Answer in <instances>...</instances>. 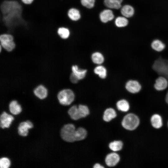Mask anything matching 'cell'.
Segmentation results:
<instances>
[{"label": "cell", "instance_id": "obj_34", "mask_svg": "<svg viewBox=\"0 0 168 168\" xmlns=\"http://www.w3.org/2000/svg\"><path fill=\"white\" fill-rule=\"evenodd\" d=\"M93 168H104V167L102 166V165H100V164L97 163L95 164L93 166Z\"/></svg>", "mask_w": 168, "mask_h": 168}, {"label": "cell", "instance_id": "obj_18", "mask_svg": "<svg viewBox=\"0 0 168 168\" xmlns=\"http://www.w3.org/2000/svg\"><path fill=\"white\" fill-rule=\"evenodd\" d=\"M116 113L114 109L112 108H107L104 111L103 119L105 121L108 122L116 117Z\"/></svg>", "mask_w": 168, "mask_h": 168}, {"label": "cell", "instance_id": "obj_17", "mask_svg": "<svg viewBox=\"0 0 168 168\" xmlns=\"http://www.w3.org/2000/svg\"><path fill=\"white\" fill-rule=\"evenodd\" d=\"M9 108L10 112L14 115L18 114L21 111V105L16 100H12L10 103Z\"/></svg>", "mask_w": 168, "mask_h": 168}, {"label": "cell", "instance_id": "obj_16", "mask_svg": "<svg viewBox=\"0 0 168 168\" xmlns=\"http://www.w3.org/2000/svg\"><path fill=\"white\" fill-rule=\"evenodd\" d=\"M68 113L72 119L74 120H77L82 118L78 107L74 105L70 108Z\"/></svg>", "mask_w": 168, "mask_h": 168}, {"label": "cell", "instance_id": "obj_6", "mask_svg": "<svg viewBox=\"0 0 168 168\" xmlns=\"http://www.w3.org/2000/svg\"><path fill=\"white\" fill-rule=\"evenodd\" d=\"M126 90L129 93L136 94L139 93L142 89V86L137 80L131 79L128 81L125 86Z\"/></svg>", "mask_w": 168, "mask_h": 168}, {"label": "cell", "instance_id": "obj_27", "mask_svg": "<svg viewBox=\"0 0 168 168\" xmlns=\"http://www.w3.org/2000/svg\"><path fill=\"white\" fill-rule=\"evenodd\" d=\"M123 143L121 141H114L110 143L109 147L113 151H118L121 150L123 147Z\"/></svg>", "mask_w": 168, "mask_h": 168}, {"label": "cell", "instance_id": "obj_13", "mask_svg": "<svg viewBox=\"0 0 168 168\" xmlns=\"http://www.w3.org/2000/svg\"><path fill=\"white\" fill-rule=\"evenodd\" d=\"M150 121L152 126L154 128L159 129L162 126V118L159 114H155L153 115L151 118Z\"/></svg>", "mask_w": 168, "mask_h": 168}, {"label": "cell", "instance_id": "obj_32", "mask_svg": "<svg viewBox=\"0 0 168 168\" xmlns=\"http://www.w3.org/2000/svg\"><path fill=\"white\" fill-rule=\"evenodd\" d=\"M70 81L73 83H77L79 80L77 77L72 73L70 75Z\"/></svg>", "mask_w": 168, "mask_h": 168}, {"label": "cell", "instance_id": "obj_1", "mask_svg": "<svg viewBox=\"0 0 168 168\" xmlns=\"http://www.w3.org/2000/svg\"><path fill=\"white\" fill-rule=\"evenodd\" d=\"M152 68L159 76H164L168 80V59L161 57L160 53L154 61Z\"/></svg>", "mask_w": 168, "mask_h": 168}, {"label": "cell", "instance_id": "obj_24", "mask_svg": "<svg viewBox=\"0 0 168 168\" xmlns=\"http://www.w3.org/2000/svg\"><path fill=\"white\" fill-rule=\"evenodd\" d=\"M57 33L59 37L63 40L68 39L70 35V31L69 29L65 27H59L58 29Z\"/></svg>", "mask_w": 168, "mask_h": 168}, {"label": "cell", "instance_id": "obj_14", "mask_svg": "<svg viewBox=\"0 0 168 168\" xmlns=\"http://www.w3.org/2000/svg\"><path fill=\"white\" fill-rule=\"evenodd\" d=\"M151 47L152 49L155 51L160 52L165 49L166 45L161 40L155 39L152 42Z\"/></svg>", "mask_w": 168, "mask_h": 168}, {"label": "cell", "instance_id": "obj_30", "mask_svg": "<svg viewBox=\"0 0 168 168\" xmlns=\"http://www.w3.org/2000/svg\"><path fill=\"white\" fill-rule=\"evenodd\" d=\"M10 165L9 160L6 157L2 158L0 159V167L1 168H8Z\"/></svg>", "mask_w": 168, "mask_h": 168}, {"label": "cell", "instance_id": "obj_11", "mask_svg": "<svg viewBox=\"0 0 168 168\" xmlns=\"http://www.w3.org/2000/svg\"><path fill=\"white\" fill-rule=\"evenodd\" d=\"M33 92L35 95L40 99H45L48 95V90L43 85L38 86L34 89Z\"/></svg>", "mask_w": 168, "mask_h": 168}, {"label": "cell", "instance_id": "obj_28", "mask_svg": "<svg viewBox=\"0 0 168 168\" xmlns=\"http://www.w3.org/2000/svg\"><path fill=\"white\" fill-rule=\"evenodd\" d=\"M115 22L117 26L122 27L127 26L128 23V21L124 16H119L116 18Z\"/></svg>", "mask_w": 168, "mask_h": 168}, {"label": "cell", "instance_id": "obj_2", "mask_svg": "<svg viewBox=\"0 0 168 168\" xmlns=\"http://www.w3.org/2000/svg\"><path fill=\"white\" fill-rule=\"evenodd\" d=\"M140 120L138 117L133 113L126 114L123 118L122 122V126L128 130H133L138 126Z\"/></svg>", "mask_w": 168, "mask_h": 168}, {"label": "cell", "instance_id": "obj_35", "mask_svg": "<svg viewBox=\"0 0 168 168\" xmlns=\"http://www.w3.org/2000/svg\"><path fill=\"white\" fill-rule=\"evenodd\" d=\"M165 100L166 103L168 104V88L167 89V91L165 96Z\"/></svg>", "mask_w": 168, "mask_h": 168}, {"label": "cell", "instance_id": "obj_29", "mask_svg": "<svg viewBox=\"0 0 168 168\" xmlns=\"http://www.w3.org/2000/svg\"><path fill=\"white\" fill-rule=\"evenodd\" d=\"M78 107L82 118L85 117L89 114V110L87 106L79 105Z\"/></svg>", "mask_w": 168, "mask_h": 168}, {"label": "cell", "instance_id": "obj_3", "mask_svg": "<svg viewBox=\"0 0 168 168\" xmlns=\"http://www.w3.org/2000/svg\"><path fill=\"white\" fill-rule=\"evenodd\" d=\"M76 129L74 125L71 124L65 125L62 128L60 135L62 139L68 142L76 141L75 133Z\"/></svg>", "mask_w": 168, "mask_h": 168}, {"label": "cell", "instance_id": "obj_31", "mask_svg": "<svg viewBox=\"0 0 168 168\" xmlns=\"http://www.w3.org/2000/svg\"><path fill=\"white\" fill-rule=\"evenodd\" d=\"M81 2L83 6L91 8L94 6L95 0H81Z\"/></svg>", "mask_w": 168, "mask_h": 168}, {"label": "cell", "instance_id": "obj_15", "mask_svg": "<svg viewBox=\"0 0 168 168\" xmlns=\"http://www.w3.org/2000/svg\"><path fill=\"white\" fill-rule=\"evenodd\" d=\"M72 73L78 79L81 80L83 79L86 76L87 70L79 68L77 65H73L72 67Z\"/></svg>", "mask_w": 168, "mask_h": 168}, {"label": "cell", "instance_id": "obj_23", "mask_svg": "<svg viewBox=\"0 0 168 168\" xmlns=\"http://www.w3.org/2000/svg\"><path fill=\"white\" fill-rule=\"evenodd\" d=\"M91 59L94 63L97 64H101L104 61V58L103 54L98 52H95L92 54Z\"/></svg>", "mask_w": 168, "mask_h": 168}, {"label": "cell", "instance_id": "obj_25", "mask_svg": "<svg viewBox=\"0 0 168 168\" xmlns=\"http://www.w3.org/2000/svg\"><path fill=\"white\" fill-rule=\"evenodd\" d=\"M87 134L86 130L82 127L78 128L76 130V141L82 140L84 139Z\"/></svg>", "mask_w": 168, "mask_h": 168}, {"label": "cell", "instance_id": "obj_21", "mask_svg": "<svg viewBox=\"0 0 168 168\" xmlns=\"http://www.w3.org/2000/svg\"><path fill=\"white\" fill-rule=\"evenodd\" d=\"M134 12L133 7L129 5L124 6L121 10L122 14L124 17L128 18L132 17L134 14Z\"/></svg>", "mask_w": 168, "mask_h": 168}, {"label": "cell", "instance_id": "obj_22", "mask_svg": "<svg viewBox=\"0 0 168 168\" xmlns=\"http://www.w3.org/2000/svg\"><path fill=\"white\" fill-rule=\"evenodd\" d=\"M116 106L119 110L124 112L128 111L130 108L129 103L124 99L119 100L116 103Z\"/></svg>", "mask_w": 168, "mask_h": 168}, {"label": "cell", "instance_id": "obj_26", "mask_svg": "<svg viewBox=\"0 0 168 168\" xmlns=\"http://www.w3.org/2000/svg\"><path fill=\"white\" fill-rule=\"evenodd\" d=\"M94 73L98 75L99 77L102 79H105L107 76V71L106 68L102 65H98L94 69Z\"/></svg>", "mask_w": 168, "mask_h": 168}, {"label": "cell", "instance_id": "obj_33", "mask_svg": "<svg viewBox=\"0 0 168 168\" xmlns=\"http://www.w3.org/2000/svg\"><path fill=\"white\" fill-rule=\"evenodd\" d=\"M21 2L26 4H31L34 0H21Z\"/></svg>", "mask_w": 168, "mask_h": 168}, {"label": "cell", "instance_id": "obj_20", "mask_svg": "<svg viewBox=\"0 0 168 168\" xmlns=\"http://www.w3.org/2000/svg\"><path fill=\"white\" fill-rule=\"evenodd\" d=\"M67 15L69 18L72 21H77L81 17L79 11L74 8H71L68 10Z\"/></svg>", "mask_w": 168, "mask_h": 168}, {"label": "cell", "instance_id": "obj_12", "mask_svg": "<svg viewBox=\"0 0 168 168\" xmlns=\"http://www.w3.org/2000/svg\"><path fill=\"white\" fill-rule=\"evenodd\" d=\"M114 17L112 11L110 9L103 10L100 14V18L101 21L103 23H106L113 20Z\"/></svg>", "mask_w": 168, "mask_h": 168}, {"label": "cell", "instance_id": "obj_7", "mask_svg": "<svg viewBox=\"0 0 168 168\" xmlns=\"http://www.w3.org/2000/svg\"><path fill=\"white\" fill-rule=\"evenodd\" d=\"M154 87L158 91H164L168 88V80L164 77L159 76L155 80Z\"/></svg>", "mask_w": 168, "mask_h": 168}, {"label": "cell", "instance_id": "obj_9", "mask_svg": "<svg viewBox=\"0 0 168 168\" xmlns=\"http://www.w3.org/2000/svg\"><path fill=\"white\" fill-rule=\"evenodd\" d=\"M120 158L119 155L114 152L108 154L105 158L106 164L109 167H113L116 165L119 161Z\"/></svg>", "mask_w": 168, "mask_h": 168}, {"label": "cell", "instance_id": "obj_36", "mask_svg": "<svg viewBox=\"0 0 168 168\" xmlns=\"http://www.w3.org/2000/svg\"><path fill=\"white\" fill-rule=\"evenodd\" d=\"M167 125H168V123H167Z\"/></svg>", "mask_w": 168, "mask_h": 168}, {"label": "cell", "instance_id": "obj_10", "mask_svg": "<svg viewBox=\"0 0 168 168\" xmlns=\"http://www.w3.org/2000/svg\"><path fill=\"white\" fill-rule=\"evenodd\" d=\"M13 119L14 118L12 115L8 114L5 112H3L0 117V127L2 128H9Z\"/></svg>", "mask_w": 168, "mask_h": 168}, {"label": "cell", "instance_id": "obj_5", "mask_svg": "<svg viewBox=\"0 0 168 168\" xmlns=\"http://www.w3.org/2000/svg\"><path fill=\"white\" fill-rule=\"evenodd\" d=\"M57 97L60 104L64 105H68L73 101L75 95L71 89H66L60 91L58 93Z\"/></svg>", "mask_w": 168, "mask_h": 168}, {"label": "cell", "instance_id": "obj_19", "mask_svg": "<svg viewBox=\"0 0 168 168\" xmlns=\"http://www.w3.org/2000/svg\"><path fill=\"white\" fill-rule=\"evenodd\" d=\"M122 1L123 0H104V2L107 7L118 9L121 7Z\"/></svg>", "mask_w": 168, "mask_h": 168}, {"label": "cell", "instance_id": "obj_8", "mask_svg": "<svg viewBox=\"0 0 168 168\" xmlns=\"http://www.w3.org/2000/svg\"><path fill=\"white\" fill-rule=\"evenodd\" d=\"M33 127L32 123L30 121L21 123L18 127L19 134L22 136H26L28 132V130Z\"/></svg>", "mask_w": 168, "mask_h": 168}, {"label": "cell", "instance_id": "obj_4", "mask_svg": "<svg viewBox=\"0 0 168 168\" xmlns=\"http://www.w3.org/2000/svg\"><path fill=\"white\" fill-rule=\"evenodd\" d=\"M0 45L7 51L13 50L16 47L13 35L9 33H3L0 35Z\"/></svg>", "mask_w": 168, "mask_h": 168}]
</instances>
